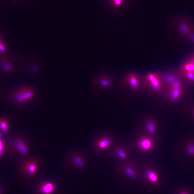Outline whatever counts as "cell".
<instances>
[{"instance_id": "cell-21", "label": "cell", "mask_w": 194, "mask_h": 194, "mask_svg": "<svg viewBox=\"0 0 194 194\" xmlns=\"http://www.w3.org/2000/svg\"><path fill=\"white\" fill-rule=\"evenodd\" d=\"M5 147V143L2 140V138L0 139V156L3 154Z\"/></svg>"}, {"instance_id": "cell-16", "label": "cell", "mask_w": 194, "mask_h": 194, "mask_svg": "<svg viewBox=\"0 0 194 194\" xmlns=\"http://www.w3.org/2000/svg\"><path fill=\"white\" fill-rule=\"evenodd\" d=\"M147 128L149 132L150 133L153 134L155 132L154 124L151 121H148L146 123Z\"/></svg>"}, {"instance_id": "cell-6", "label": "cell", "mask_w": 194, "mask_h": 194, "mask_svg": "<svg viewBox=\"0 0 194 194\" xmlns=\"http://www.w3.org/2000/svg\"><path fill=\"white\" fill-rule=\"evenodd\" d=\"M73 153V156L72 158V161L73 164L78 167H83L85 165L84 161L83 158L76 151H74Z\"/></svg>"}, {"instance_id": "cell-11", "label": "cell", "mask_w": 194, "mask_h": 194, "mask_svg": "<svg viewBox=\"0 0 194 194\" xmlns=\"http://www.w3.org/2000/svg\"><path fill=\"white\" fill-rule=\"evenodd\" d=\"M111 143V140L108 138H104L100 140L98 143V146L101 149L105 148L109 145Z\"/></svg>"}, {"instance_id": "cell-5", "label": "cell", "mask_w": 194, "mask_h": 194, "mask_svg": "<svg viewBox=\"0 0 194 194\" xmlns=\"http://www.w3.org/2000/svg\"><path fill=\"white\" fill-rule=\"evenodd\" d=\"M54 186L52 183H45L40 187V191L43 194H52L54 191Z\"/></svg>"}, {"instance_id": "cell-19", "label": "cell", "mask_w": 194, "mask_h": 194, "mask_svg": "<svg viewBox=\"0 0 194 194\" xmlns=\"http://www.w3.org/2000/svg\"><path fill=\"white\" fill-rule=\"evenodd\" d=\"M125 0H111L113 5L116 7H119L123 4Z\"/></svg>"}, {"instance_id": "cell-27", "label": "cell", "mask_w": 194, "mask_h": 194, "mask_svg": "<svg viewBox=\"0 0 194 194\" xmlns=\"http://www.w3.org/2000/svg\"><path fill=\"white\" fill-rule=\"evenodd\" d=\"M2 138V134L1 132H0V139Z\"/></svg>"}, {"instance_id": "cell-9", "label": "cell", "mask_w": 194, "mask_h": 194, "mask_svg": "<svg viewBox=\"0 0 194 194\" xmlns=\"http://www.w3.org/2000/svg\"><path fill=\"white\" fill-rule=\"evenodd\" d=\"M139 145L143 150H148L151 148L152 143L150 140L148 138H145L140 141Z\"/></svg>"}, {"instance_id": "cell-20", "label": "cell", "mask_w": 194, "mask_h": 194, "mask_svg": "<svg viewBox=\"0 0 194 194\" xmlns=\"http://www.w3.org/2000/svg\"><path fill=\"white\" fill-rule=\"evenodd\" d=\"M117 153L118 156L121 158H125L126 157V155L125 152L121 149H118Z\"/></svg>"}, {"instance_id": "cell-3", "label": "cell", "mask_w": 194, "mask_h": 194, "mask_svg": "<svg viewBox=\"0 0 194 194\" xmlns=\"http://www.w3.org/2000/svg\"><path fill=\"white\" fill-rule=\"evenodd\" d=\"M146 79L153 90L155 91L160 90L161 83L160 77L158 75L155 73H150L146 76Z\"/></svg>"}, {"instance_id": "cell-12", "label": "cell", "mask_w": 194, "mask_h": 194, "mask_svg": "<svg viewBox=\"0 0 194 194\" xmlns=\"http://www.w3.org/2000/svg\"><path fill=\"white\" fill-rule=\"evenodd\" d=\"M181 93V88H171L170 97L171 99L176 100Z\"/></svg>"}, {"instance_id": "cell-10", "label": "cell", "mask_w": 194, "mask_h": 194, "mask_svg": "<svg viewBox=\"0 0 194 194\" xmlns=\"http://www.w3.org/2000/svg\"><path fill=\"white\" fill-rule=\"evenodd\" d=\"M9 130L7 119L5 118H0V130L3 132H7Z\"/></svg>"}, {"instance_id": "cell-22", "label": "cell", "mask_w": 194, "mask_h": 194, "mask_svg": "<svg viewBox=\"0 0 194 194\" xmlns=\"http://www.w3.org/2000/svg\"><path fill=\"white\" fill-rule=\"evenodd\" d=\"M101 83L102 85L105 86H108L110 85L111 83L109 81L106 79H103L101 81Z\"/></svg>"}, {"instance_id": "cell-2", "label": "cell", "mask_w": 194, "mask_h": 194, "mask_svg": "<svg viewBox=\"0 0 194 194\" xmlns=\"http://www.w3.org/2000/svg\"><path fill=\"white\" fill-rule=\"evenodd\" d=\"M13 146L21 154L26 155L29 152V148L25 141L21 137H16L13 141Z\"/></svg>"}, {"instance_id": "cell-23", "label": "cell", "mask_w": 194, "mask_h": 194, "mask_svg": "<svg viewBox=\"0 0 194 194\" xmlns=\"http://www.w3.org/2000/svg\"><path fill=\"white\" fill-rule=\"evenodd\" d=\"M188 152L189 154L191 155L194 154V145H189L188 148Z\"/></svg>"}, {"instance_id": "cell-7", "label": "cell", "mask_w": 194, "mask_h": 194, "mask_svg": "<svg viewBox=\"0 0 194 194\" xmlns=\"http://www.w3.org/2000/svg\"><path fill=\"white\" fill-rule=\"evenodd\" d=\"M178 29L182 35L186 36L190 34V28L186 22L184 20H181L178 24Z\"/></svg>"}, {"instance_id": "cell-17", "label": "cell", "mask_w": 194, "mask_h": 194, "mask_svg": "<svg viewBox=\"0 0 194 194\" xmlns=\"http://www.w3.org/2000/svg\"><path fill=\"white\" fill-rule=\"evenodd\" d=\"M126 174H127L129 176L134 178L135 177L136 174L134 171L130 167H126Z\"/></svg>"}, {"instance_id": "cell-18", "label": "cell", "mask_w": 194, "mask_h": 194, "mask_svg": "<svg viewBox=\"0 0 194 194\" xmlns=\"http://www.w3.org/2000/svg\"><path fill=\"white\" fill-rule=\"evenodd\" d=\"M185 76L189 81L194 82V72H189L185 73Z\"/></svg>"}, {"instance_id": "cell-1", "label": "cell", "mask_w": 194, "mask_h": 194, "mask_svg": "<svg viewBox=\"0 0 194 194\" xmlns=\"http://www.w3.org/2000/svg\"><path fill=\"white\" fill-rule=\"evenodd\" d=\"M36 90L31 86H24L19 88L12 95L13 101L17 104H21L31 101L35 97Z\"/></svg>"}, {"instance_id": "cell-4", "label": "cell", "mask_w": 194, "mask_h": 194, "mask_svg": "<svg viewBox=\"0 0 194 194\" xmlns=\"http://www.w3.org/2000/svg\"><path fill=\"white\" fill-rule=\"evenodd\" d=\"M24 167L29 175L35 174L38 168V159L36 158L28 159L24 164Z\"/></svg>"}, {"instance_id": "cell-25", "label": "cell", "mask_w": 194, "mask_h": 194, "mask_svg": "<svg viewBox=\"0 0 194 194\" xmlns=\"http://www.w3.org/2000/svg\"><path fill=\"white\" fill-rule=\"evenodd\" d=\"M189 38L191 41L192 42L194 43V32H192L191 34H189Z\"/></svg>"}, {"instance_id": "cell-13", "label": "cell", "mask_w": 194, "mask_h": 194, "mask_svg": "<svg viewBox=\"0 0 194 194\" xmlns=\"http://www.w3.org/2000/svg\"><path fill=\"white\" fill-rule=\"evenodd\" d=\"M148 179L152 182H156L158 180V177L156 173L152 170H148L146 173Z\"/></svg>"}, {"instance_id": "cell-28", "label": "cell", "mask_w": 194, "mask_h": 194, "mask_svg": "<svg viewBox=\"0 0 194 194\" xmlns=\"http://www.w3.org/2000/svg\"><path fill=\"white\" fill-rule=\"evenodd\" d=\"M181 194H187L186 193H181Z\"/></svg>"}, {"instance_id": "cell-14", "label": "cell", "mask_w": 194, "mask_h": 194, "mask_svg": "<svg viewBox=\"0 0 194 194\" xmlns=\"http://www.w3.org/2000/svg\"><path fill=\"white\" fill-rule=\"evenodd\" d=\"M176 78L174 75L170 73H167L164 76V79L165 81L170 85L173 82Z\"/></svg>"}, {"instance_id": "cell-8", "label": "cell", "mask_w": 194, "mask_h": 194, "mask_svg": "<svg viewBox=\"0 0 194 194\" xmlns=\"http://www.w3.org/2000/svg\"><path fill=\"white\" fill-rule=\"evenodd\" d=\"M129 83L133 88L137 89L139 87L138 79L136 75L132 74L129 75L128 77Z\"/></svg>"}, {"instance_id": "cell-24", "label": "cell", "mask_w": 194, "mask_h": 194, "mask_svg": "<svg viewBox=\"0 0 194 194\" xmlns=\"http://www.w3.org/2000/svg\"><path fill=\"white\" fill-rule=\"evenodd\" d=\"M5 50V45L1 42V40H0V51L4 52Z\"/></svg>"}, {"instance_id": "cell-26", "label": "cell", "mask_w": 194, "mask_h": 194, "mask_svg": "<svg viewBox=\"0 0 194 194\" xmlns=\"http://www.w3.org/2000/svg\"><path fill=\"white\" fill-rule=\"evenodd\" d=\"M191 60L192 61V62H193V64H194V56L192 57V58Z\"/></svg>"}, {"instance_id": "cell-15", "label": "cell", "mask_w": 194, "mask_h": 194, "mask_svg": "<svg viewBox=\"0 0 194 194\" xmlns=\"http://www.w3.org/2000/svg\"><path fill=\"white\" fill-rule=\"evenodd\" d=\"M2 68L3 70L8 72V71H10L12 70L13 66L10 63L5 62L2 63Z\"/></svg>"}]
</instances>
